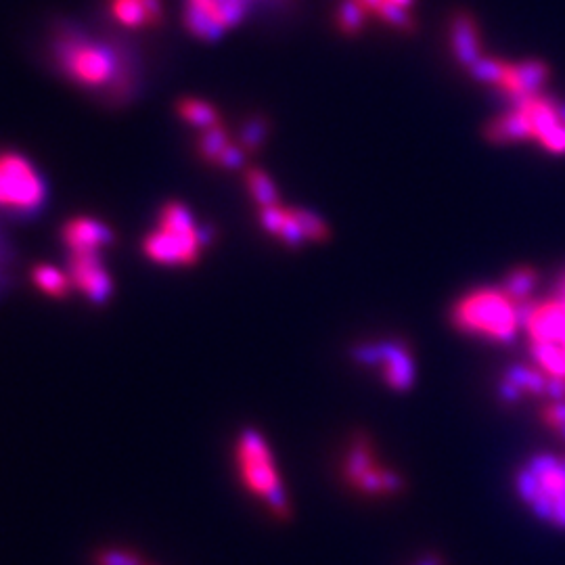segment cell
<instances>
[{"label": "cell", "instance_id": "8992f818", "mask_svg": "<svg viewBox=\"0 0 565 565\" xmlns=\"http://www.w3.org/2000/svg\"><path fill=\"white\" fill-rule=\"evenodd\" d=\"M522 501L551 526L565 530V455H536L515 478Z\"/></svg>", "mask_w": 565, "mask_h": 565}, {"label": "cell", "instance_id": "9c48e42d", "mask_svg": "<svg viewBox=\"0 0 565 565\" xmlns=\"http://www.w3.org/2000/svg\"><path fill=\"white\" fill-rule=\"evenodd\" d=\"M354 358L365 367H379L386 386L396 392H406L415 383V360L402 342L363 344L354 350Z\"/></svg>", "mask_w": 565, "mask_h": 565}, {"label": "cell", "instance_id": "30bf717a", "mask_svg": "<svg viewBox=\"0 0 565 565\" xmlns=\"http://www.w3.org/2000/svg\"><path fill=\"white\" fill-rule=\"evenodd\" d=\"M245 9L247 0H185V26L201 40H214L237 26Z\"/></svg>", "mask_w": 565, "mask_h": 565}, {"label": "cell", "instance_id": "cb8c5ba5", "mask_svg": "<svg viewBox=\"0 0 565 565\" xmlns=\"http://www.w3.org/2000/svg\"><path fill=\"white\" fill-rule=\"evenodd\" d=\"M97 565H145L143 559L126 549H105L95 557Z\"/></svg>", "mask_w": 565, "mask_h": 565}, {"label": "cell", "instance_id": "ba28073f", "mask_svg": "<svg viewBox=\"0 0 565 565\" xmlns=\"http://www.w3.org/2000/svg\"><path fill=\"white\" fill-rule=\"evenodd\" d=\"M260 224L270 237H275L291 250L329 239V226L325 220L304 208H285L281 203L260 208Z\"/></svg>", "mask_w": 565, "mask_h": 565}, {"label": "cell", "instance_id": "e0dca14e", "mask_svg": "<svg viewBox=\"0 0 565 565\" xmlns=\"http://www.w3.org/2000/svg\"><path fill=\"white\" fill-rule=\"evenodd\" d=\"M538 283V273L534 268L530 266H519V268H513L511 273L505 277L501 289L507 293V296L522 308L532 304V291Z\"/></svg>", "mask_w": 565, "mask_h": 565}, {"label": "cell", "instance_id": "ffe728a7", "mask_svg": "<svg viewBox=\"0 0 565 565\" xmlns=\"http://www.w3.org/2000/svg\"><path fill=\"white\" fill-rule=\"evenodd\" d=\"M245 185L247 191H250L252 199L258 203L260 208H268V206H277L281 203L279 191L273 183V178H270L264 170L260 168H250L245 172Z\"/></svg>", "mask_w": 565, "mask_h": 565}, {"label": "cell", "instance_id": "9a60e30c", "mask_svg": "<svg viewBox=\"0 0 565 565\" xmlns=\"http://www.w3.org/2000/svg\"><path fill=\"white\" fill-rule=\"evenodd\" d=\"M450 42L452 51H455L459 63L463 67H469L482 59V40L480 30L476 26V19L467 13H459L452 19L450 26Z\"/></svg>", "mask_w": 565, "mask_h": 565}, {"label": "cell", "instance_id": "484cf974", "mask_svg": "<svg viewBox=\"0 0 565 565\" xmlns=\"http://www.w3.org/2000/svg\"><path fill=\"white\" fill-rule=\"evenodd\" d=\"M555 298L559 302H563V308H565V275L559 279V285H557V291H555Z\"/></svg>", "mask_w": 565, "mask_h": 565}, {"label": "cell", "instance_id": "3957f363", "mask_svg": "<svg viewBox=\"0 0 565 565\" xmlns=\"http://www.w3.org/2000/svg\"><path fill=\"white\" fill-rule=\"evenodd\" d=\"M488 137L492 143L534 139L551 153H565L563 105L540 95L515 101L513 111L490 122Z\"/></svg>", "mask_w": 565, "mask_h": 565}, {"label": "cell", "instance_id": "7c38bea8", "mask_svg": "<svg viewBox=\"0 0 565 565\" xmlns=\"http://www.w3.org/2000/svg\"><path fill=\"white\" fill-rule=\"evenodd\" d=\"M549 80V67L540 61H524V63H505L503 74L494 86L501 88L513 101H522L526 97L538 95L540 88Z\"/></svg>", "mask_w": 565, "mask_h": 565}, {"label": "cell", "instance_id": "603a6c76", "mask_svg": "<svg viewBox=\"0 0 565 565\" xmlns=\"http://www.w3.org/2000/svg\"><path fill=\"white\" fill-rule=\"evenodd\" d=\"M379 19H383L386 21V24H390V26H394V28H400V30H413V17H411V13H409V9H404V7H398V5H394V3H390V0H386V3H383L381 7H379V11L375 13Z\"/></svg>", "mask_w": 565, "mask_h": 565}, {"label": "cell", "instance_id": "44dd1931", "mask_svg": "<svg viewBox=\"0 0 565 565\" xmlns=\"http://www.w3.org/2000/svg\"><path fill=\"white\" fill-rule=\"evenodd\" d=\"M367 11L358 0H342L339 3V13H337V26L344 34H356L363 30V24L367 19Z\"/></svg>", "mask_w": 565, "mask_h": 565}, {"label": "cell", "instance_id": "4316f807", "mask_svg": "<svg viewBox=\"0 0 565 565\" xmlns=\"http://www.w3.org/2000/svg\"><path fill=\"white\" fill-rule=\"evenodd\" d=\"M390 3H394L398 7H404V9H411V5L415 3V0H390Z\"/></svg>", "mask_w": 565, "mask_h": 565}, {"label": "cell", "instance_id": "d4e9b609", "mask_svg": "<svg viewBox=\"0 0 565 565\" xmlns=\"http://www.w3.org/2000/svg\"><path fill=\"white\" fill-rule=\"evenodd\" d=\"M9 258H11V252L5 243V237L0 235V283H3L5 273L9 270Z\"/></svg>", "mask_w": 565, "mask_h": 565}, {"label": "cell", "instance_id": "277c9868", "mask_svg": "<svg viewBox=\"0 0 565 565\" xmlns=\"http://www.w3.org/2000/svg\"><path fill=\"white\" fill-rule=\"evenodd\" d=\"M452 321L461 333L478 335L496 344H507L522 327V308L499 289H476L461 298L452 310Z\"/></svg>", "mask_w": 565, "mask_h": 565}, {"label": "cell", "instance_id": "7a4b0ae2", "mask_svg": "<svg viewBox=\"0 0 565 565\" xmlns=\"http://www.w3.org/2000/svg\"><path fill=\"white\" fill-rule=\"evenodd\" d=\"M210 243V231L197 226L191 210L168 201L157 214V226L143 239V254L157 266H193Z\"/></svg>", "mask_w": 565, "mask_h": 565}, {"label": "cell", "instance_id": "ac0fdd59", "mask_svg": "<svg viewBox=\"0 0 565 565\" xmlns=\"http://www.w3.org/2000/svg\"><path fill=\"white\" fill-rule=\"evenodd\" d=\"M32 283L44 293V296L61 300L67 298V293L74 287L72 279L63 270L51 264H38L32 268Z\"/></svg>", "mask_w": 565, "mask_h": 565}, {"label": "cell", "instance_id": "6da1fadb", "mask_svg": "<svg viewBox=\"0 0 565 565\" xmlns=\"http://www.w3.org/2000/svg\"><path fill=\"white\" fill-rule=\"evenodd\" d=\"M51 51L67 80L90 90H103L107 101L124 103L134 93V63L116 44L93 40L72 26H59Z\"/></svg>", "mask_w": 565, "mask_h": 565}, {"label": "cell", "instance_id": "d6986e66", "mask_svg": "<svg viewBox=\"0 0 565 565\" xmlns=\"http://www.w3.org/2000/svg\"><path fill=\"white\" fill-rule=\"evenodd\" d=\"M176 111H178V116L183 118L187 124L201 128V130L220 124V116H218L216 107L210 105L208 101L193 99V97L180 99L178 105H176Z\"/></svg>", "mask_w": 565, "mask_h": 565}, {"label": "cell", "instance_id": "8fae6325", "mask_svg": "<svg viewBox=\"0 0 565 565\" xmlns=\"http://www.w3.org/2000/svg\"><path fill=\"white\" fill-rule=\"evenodd\" d=\"M67 256H70L67 275H70L72 285L88 302H107L113 291V281L103 262V250H76L67 252Z\"/></svg>", "mask_w": 565, "mask_h": 565}, {"label": "cell", "instance_id": "52a82bcc", "mask_svg": "<svg viewBox=\"0 0 565 565\" xmlns=\"http://www.w3.org/2000/svg\"><path fill=\"white\" fill-rule=\"evenodd\" d=\"M44 199L47 187L26 157L15 151L0 153V210L30 216L42 208Z\"/></svg>", "mask_w": 565, "mask_h": 565}, {"label": "cell", "instance_id": "7402d4cb", "mask_svg": "<svg viewBox=\"0 0 565 565\" xmlns=\"http://www.w3.org/2000/svg\"><path fill=\"white\" fill-rule=\"evenodd\" d=\"M266 134H268V122L264 118H254L243 126L239 145L245 149V153H256L264 143Z\"/></svg>", "mask_w": 565, "mask_h": 565}, {"label": "cell", "instance_id": "5b68a950", "mask_svg": "<svg viewBox=\"0 0 565 565\" xmlns=\"http://www.w3.org/2000/svg\"><path fill=\"white\" fill-rule=\"evenodd\" d=\"M237 467L243 486L260 499L270 513L279 519L289 517V501L283 488V480L277 471L275 457L268 442L256 429H243L237 448Z\"/></svg>", "mask_w": 565, "mask_h": 565}, {"label": "cell", "instance_id": "2e32d148", "mask_svg": "<svg viewBox=\"0 0 565 565\" xmlns=\"http://www.w3.org/2000/svg\"><path fill=\"white\" fill-rule=\"evenodd\" d=\"M109 9L124 28H153L162 21L145 0H111Z\"/></svg>", "mask_w": 565, "mask_h": 565}, {"label": "cell", "instance_id": "4fadbf2b", "mask_svg": "<svg viewBox=\"0 0 565 565\" xmlns=\"http://www.w3.org/2000/svg\"><path fill=\"white\" fill-rule=\"evenodd\" d=\"M197 153L208 164L229 170L241 168L245 157V149L231 141L229 130H226L222 124L201 130V134L197 137Z\"/></svg>", "mask_w": 565, "mask_h": 565}, {"label": "cell", "instance_id": "5bb4252c", "mask_svg": "<svg viewBox=\"0 0 565 565\" xmlns=\"http://www.w3.org/2000/svg\"><path fill=\"white\" fill-rule=\"evenodd\" d=\"M61 239L67 252L76 250H105L113 235L109 226L93 216L70 218L61 229Z\"/></svg>", "mask_w": 565, "mask_h": 565}]
</instances>
